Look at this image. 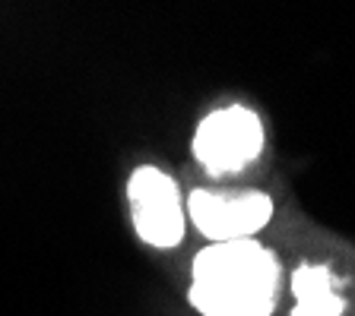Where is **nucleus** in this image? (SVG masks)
I'll list each match as a JSON object with an SVG mask.
<instances>
[{"mask_svg": "<svg viewBox=\"0 0 355 316\" xmlns=\"http://www.w3.org/2000/svg\"><path fill=\"white\" fill-rule=\"evenodd\" d=\"M263 152V124L254 111L232 104L200 120L193 136V158L209 174H238Z\"/></svg>", "mask_w": 355, "mask_h": 316, "instance_id": "2", "label": "nucleus"}, {"mask_svg": "<svg viewBox=\"0 0 355 316\" xmlns=\"http://www.w3.org/2000/svg\"><path fill=\"white\" fill-rule=\"evenodd\" d=\"M133 231L143 243L155 250H171L184 241V206L178 184L165 171L143 165L130 174L127 184Z\"/></svg>", "mask_w": 355, "mask_h": 316, "instance_id": "3", "label": "nucleus"}, {"mask_svg": "<svg viewBox=\"0 0 355 316\" xmlns=\"http://www.w3.org/2000/svg\"><path fill=\"white\" fill-rule=\"evenodd\" d=\"M191 221L213 243L254 237L273 215V199L260 190H193L187 196Z\"/></svg>", "mask_w": 355, "mask_h": 316, "instance_id": "4", "label": "nucleus"}, {"mask_svg": "<svg viewBox=\"0 0 355 316\" xmlns=\"http://www.w3.org/2000/svg\"><path fill=\"white\" fill-rule=\"evenodd\" d=\"M282 269L257 237L213 243L193 259L191 307L203 316H270L279 297Z\"/></svg>", "mask_w": 355, "mask_h": 316, "instance_id": "1", "label": "nucleus"}, {"mask_svg": "<svg viewBox=\"0 0 355 316\" xmlns=\"http://www.w3.org/2000/svg\"><path fill=\"white\" fill-rule=\"evenodd\" d=\"M292 316H343L346 310V301L333 291V272L327 266H298L292 275Z\"/></svg>", "mask_w": 355, "mask_h": 316, "instance_id": "5", "label": "nucleus"}]
</instances>
